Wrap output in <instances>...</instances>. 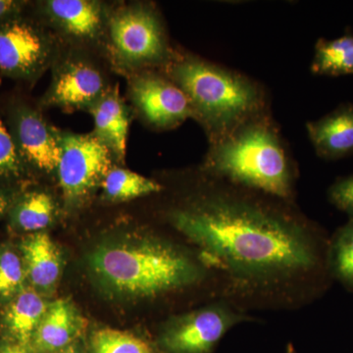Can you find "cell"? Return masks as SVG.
Listing matches in <instances>:
<instances>
[{
    "label": "cell",
    "mask_w": 353,
    "mask_h": 353,
    "mask_svg": "<svg viewBox=\"0 0 353 353\" xmlns=\"http://www.w3.org/2000/svg\"><path fill=\"white\" fill-rule=\"evenodd\" d=\"M44 13L67 34L79 39H94L101 32L103 15L97 2L88 0H50Z\"/></svg>",
    "instance_id": "cell-17"
},
{
    "label": "cell",
    "mask_w": 353,
    "mask_h": 353,
    "mask_svg": "<svg viewBox=\"0 0 353 353\" xmlns=\"http://www.w3.org/2000/svg\"><path fill=\"white\" fill-rule=\"evenodd\" d=\"M90 347L92 353H153L148 341L128 332L110 328L95 332Z\"/></svg>",
    "instance_id": "cell-22"
},
{
    "label": "cell",
    "mask_w": 353,
    "mask_h": 353,
    "mask_svg": "<svg viewBox=\"0 0 353 353\" xmlns=\"http://www.w3.org/2000/svg\"><path fill=\"white\" fill-rule=\"evenodd\" d=\"M306 132L316 154L324 160L353 154V103L341 104L320 119L306 123Z\"/></svg>",
    "instance_id": "cell-12"
},
{
    "label": "cell",
    "mask_w": 353,
    "mask_h": 353,
    "mask_svg": "<svg viewBox=\"0 0 353 353\" xmlns=\"http://www.w3.org/2000/svg\"><path fill=\"white\" fill-rule=\"evenodd\" d=\"M103 95L101 74L87 62L71 61L55 76L44 103L66 109L92 108Z\"/></svg>",
    "instance_id": "cell-11"
},
{
    "label": "cell",
    "mask_w": 353,
    "mask_h": 353,
    "mask_svg": "<svg viewBox=\"0 0 353 353\" xmlns=\"http://www.w3.org/2000/svg\"><path fill=\"white\" fill-rule=\"evenodd\" d=\"M54 210L50 194L41 190H31L16 196L7 213L15 229L34 234L50 226Z\"/></svg>",
    "instance_id": "cell-18"
},
{
    "label": "cell",
    "mask_w": 353,
    "mask_h": 353,
    "mask_svg": "<svg viewBox=\"0 0 353 353\" xmlns=\"http://www.w3.org/2000/svg\"><path fill=\"white\" fill-rule=\"evenodd\" d=\"M202 170L281 201L294 196V159L269 110L210 143Z\"/></svg>",
    "instance_id": "cell-2"
},
{
    "label": "cell",
    "mask_w": 353,
    "mask_h": 353,
    "mask_svg": "<svg viewBox=\"0 0 353 353\" xmlns=\"http://www.w3.org/2000/svg\"><path fill=\"white\" fill-rule=\"evenodd\" d=\"M310 69L318 76L353 75V34L318 39Z\"/></svg>",
    "instance_id": "cell-19"
},
{
    "label": "cell",
    "mask_w": 353,
    "mask_h": 353,
    "mask_svg": "<svg viewBox=\"0 0 353 353\" xmlns=\"http://www.w3.org/2000/svg\"><path fill=\"white\" fill-rule=\"evenodd\" d=\"M0 353H30V350L29 347L12 340L0 345Z\"/></svg>",
    "instance_id": "cell-28"
},
{
    "label": "cell",
    "mask_w": 353,
    "mask_h": 353,
    "mask_svg": "<svg viewBox=\"0 0 353 353\" xmlns=\"http://www.w3.org/2000/svg\"><path fill=\"white\" fill-rule=\"evenodd\" d=\"M82 328V318L75 306L66 299H58L48 306L31 345L41 353L59 352L74 343Z\"/></svg>",
    "instance_id": "cell-13"
},
{
    "label": "cell",
    "mask_w": 353,
    "mask_h": 353,
    "mask_svg": "<svg viewBox=\"0 0 353 353\" xmlns=\"http://www.w3.org/2000/svg\"><path fill=\"white\" fill-rule=\"evenodd\" d=\"M27 279L22 256L9 246L0 248V301H8L24 289Z\"/></svg>",
    "instance_id": "cell-24"
},
{
    "label": "cell",
    "mask_w": 353,
    "mask_h": 353,
    "mask_svg": "<svg viewBox=\"0 0 353 353\" xmlns=\"http://www.w3.org/2000/svg\"><path fill=\"white\" fill-rule=\"evenodd\" d=\"M226 305H213L170 323L159 339L165 353H211L224 334L243 320Z\"/></svg>",
    "instance_id": "cell-8"
},
{
    "label": "cell",
    "mask_w": 353,
    "mask_h": 353,
    "mask_svg": "<svg viewBox=\"0 0 353 353\" xmlns=\"http://www.w3.org/2000/svg\"><path fill=\"white\" fill-rule=\"evenodd\" d=\"M51 43L43 30L27 16L0 23V73L32 81L50 62Z\"/></svg>",
    "instance_id": "cell-7"
},
{
    "label": "cell",
    "mask_w": 353,
    "mask_h": 353,
    "mask_svg": "<svg viewBox=\"0 0 353 353\" xmlns=\"http://www.w3.org/2000/svg\"><path fill=\"white\" fill-rule=\"evenodd\" d=\"M116 57L131 66L170 63L171 53L157 14L145 7L125 9L110 22Z\"/></svg>",
    "instance_id": "cell-6"
},
{
    "label": "cell",
    "mask_w": 353,
    "mask_h": 353,
    "mask_svg": "<svg viewBox=\"0 0 353 353\" xmlns=\"http://www.w3.org/2000/svg\"><path fill=\"white\" fill-rule=\"evenodd\" d=\"M58 178L69 203L87 199L111 170L113 154L94 134H58Z\"/></svg>",
    "instance_id": "cell-5"
},
{
    "label": "cell",
    "mask_w": 353,
    "mask_h": 353,
    "mask_svg": "<svg viewBox=\"0 0 353 353\" xmlns=\"http://www.w3.org/2000/svg\"><path fill=\"white\" fill-rule=\"evenodd\" d=\"M210 176L208 192L170 215L209 259L236 277L257 281L329 273L328 241L272 202L275 197Z\"/></svg>",
    "instance_id": "cell-1"
},
{
    "label": "cell",
    "mask_w": 353,
    "mask_h": 353,
    "mask_svg": "<svg viewBox=\"0 0 353 353\" xmlns=\"http://www.w3.org/2000/svg\"><path fill=\"white\" fill-rule=\"evenodd\" d=\"M6 126L28 170L43 173L57 170L60 161L58 134L36 109L22 102L12 104Z\"/></svg>",
    "instance_id": "cell-9"
},
{
    "label": "cell",
    "mask_w": 353,
    "mask_h": 353,
    "mask_svg": "<svg viewBox=\"0 0 353 353\" xmlns=\"http://www.w3.org/2000/svg\"><path fill=\"white\" fill-rule=\"evenodd\" d=\"M330 275L353 292V218L339 228L329 241Z\"/></svg>",
    "instance_id": "cell-21"
},
{
    "label": "cell",
    "mask_w": 353,
    "mask_h": 353,
    "mask_svg": "<svg viewBox=\"0 0 353 353\" xmlns=\"http://www.w3.org/2000/svg\"><path fill=\"white\" fill-rule=\"evenodd\" d=\"M132 94L139 112L152 126L171 129L194 117L185 92L170 79L148 72L134 79Z\"/></svg>",
    "instance_id": "cell-10"
},
{
    "label": "cell",
    "mask_w": 353,
    "mask_h": 353,
    "mask_svg": "<svg viewBox=\"0 0 353 353\" xmlns=\"http://www.w3.org/2000/svg\"><path fill=\"white\" fill-rule=\"evenodd\" d=\"M27 1L18 0H0V23L26 15Z\"/></svg>",
    "instance_id": "cell-26"
},
{
    "label": "cell",
    "mask_w": 353,
    "mask_h": 353,
    "mask_svg": "<svg viewBox=\"0 0 353 353\" xmlns=\"http://www.w3.org/2000/svg\"><path fill=\"white\" fill-rule=\"evenodd\" d=\"M28 173L8 128L0 118V188L20 183Z\"/></svg>",
    "instance_id": "cell-23"
},
{
    "label": "cell",
    "mask_w": 353,
    "mask_h": 353,
    "mask_svg": "<svg viewBox=\"0 0 353 353\" xmlns=\"http://www.w3.org/2000/svg\"><path fill=\"white\" fill-rule=\"evenodd\" d=\"M55 353H83L81 352L80 348L77 347V345H68V347L63 348V350H59V352Z\"/></svg>",
    "instance_id": "cell-29"
},
{
    "label": "cell",
    "mask_w": 353,
    "mask_h": 353,
    "mask_svg": "<svg viewBox=\"0 0 353 353\" xmlns=\"http://www.w3.org/2000/svg\"><path fill=\"white\" fill-rule=\"evenodd\" d=\"M15 196L8 188H0V218L6 214Z\"/></svg>",
    "instance_id": "cell-27"
},
{
    "label": "cell",
    "mask_w": 353,
    "mask_h": 353,
    "mask_svg": "<svg viewBox=\"0 0 353 353\" xmlns=\"http://www.w3.org/2000/svg\"><path fill=\"white\" fill-rule=\"evenodd\" d=\"M27 278L39 290H50L61 273V256L48 234H29L20 245Z\"/></svg>",
    "instance_id": "cell-14"
},
{
    "label": "cell",
    "mask_w": 353,
    "mask_h": 353,
    "mask_svg": "<svg viewBox=\"0 0 353 353\" xmlns=\"http://www.w3.org/2000/svg\"><path fill=\"white\" fill-rule=\"evenodd\" d=\"M94 275L108 289L132 297H152L187 287L201 276L180 250L157 241L102 245L90 256Z\"/></svg>",
    "instance_id": "cell-4"
},
{
    "label": "cell",
    "mask_w": 353,
    "mask_h": 353,
    "mask_svg": "<svg viewBox=\"0 0 353 353\" xmlns=\"http://www.w3.org/2000/svg\"><path fill=\"white\" fill-rule=\"evenodd\" d=\"M102 187L108 199L115 201H127L150 196L163 190L162 185L152 179L121 168L111 169L104 178Z\"/></svg>",
    "instance_id": "cell-20"
},
{
    "label": "cell",
    "mask_w": 353,
    "mask_h": 353,
    "mask_svg": "<svg viewBox=\"0 0 353 353\" xmlns=\"http://www.w3.org/2000/svg\"><path fill=\"white\" fill-rule=\"evenodd\" d=\"M48 304L32 288H24L7 301L2 314V324L13 341L31 347Z\"/></svg>",
    "instance_id": "cell-15"
},
{
    "label": "cell",
    "mask_w": 353,
    "mask_h": 353,
    "mask_svg": "<svg viewBox=\"0 0 353 353\" xmlns=\"http://www.w3.org/2000/svg\"><path fill=\"white\" fill-rule=\"evenodd\" d=\"M167 71L172 82L187 95L194 118L205 129L210 143L268 110L261 85L234 70L183 55L172 59Z\"/></svg>",
    "instance_id": "cell-3"
},
{
    "label": "cell",
    "mask_w": 353,
    "mask_h": 353,
    "mask_svg": "<svg viewBox=\"0 0 353 353\" xmlns=\"http://www.w3.org/2000/svg\"><path fill=\"white\" fill-rule=\"evenodd\" d=\"M288 353H294V350H292V345H289V348H288Z\"/></svg>",
    "instance_id": "cell-30"
},
{
    "label": "cell",
    "mask_w": 353,
    "mask_h": 353,
    "mask_svg": "<svg viewBox=\"0 0 353 353\" xmlns=\"http://www.w3.org/2000/svg\"><path fill=\"white\" fill-rule=\"evenodd\" d=\"M94 136L101 141L113 157L124 159L126 154L129 117L117 90L104 94L92 108Z\"/></svg>",
    "instance_id": "cell-16"
},
{
    "label": "cell",
    "mask_w": 353,
    "mask_h": 353,
    "mask_svg": "<svg viewBox=\"0 0 353 353\" xmlns=\"http://www.w3.org/2000/svg\"><path fill=\"white\" fill-rule=\"evenodd\" d=\"M329 201L348 218H353V174L336 179L328 190Z\"/></svg>",
    "instance_id": "cell-25"
}]
</instances>
